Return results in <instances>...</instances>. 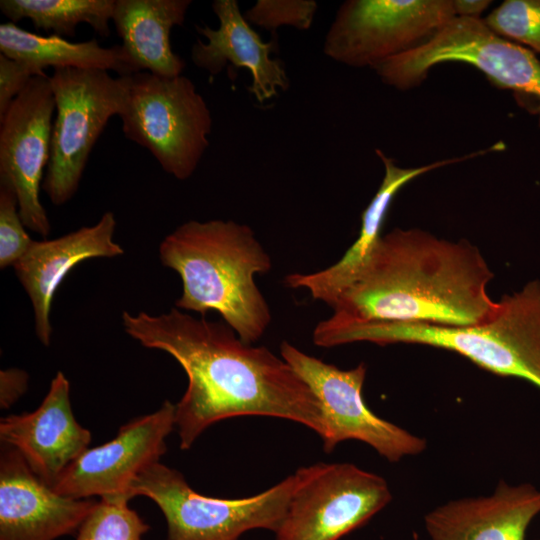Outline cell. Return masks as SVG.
<instances>
[{"mask_svg":"<svg viewBox=\"0 0 540 540\" xmlns=\"http://www.w3.org/2000/svg\"><path fill=\"white\" fill-rule=\"evenodd\" d=\"M212 9L218 18L216 29L196 25V31L207 39L198 38L191 49L195 66L212 77L230 63L236 68L248 69L252 82L248 87L255 99L263 103L286 91L289 78L281 61L270 57L276 42H264L242 14L236 0H215Z\"/></svg>","mask_w":540,"mask_h":540,"instance_id":"cell-17","label":"cell"},{"mask_svg":"<svg viewBox=\"0 0 540 540\" xmlns=\"http://www.w3.org/2000/svg\"><path fill=\"white\" fill-rule=\"evenodd\" d=\"M122 323L129 336L170 354L187 375L175 404L181 449H190L213 424L240 416L281 418L322 436L320 403L304 380L281 356L244 342L224 321L172 308L158 316L124 311Z\"/></svg>","mask_w":540,"mask_h":540,"instance_id":"cell-1","label":"cell"},{"mask_svg":"<svg viewBox=\"0 0 540 540\" xmlns=\"http://www.w3.org/2000/svg\"><path fill=\"white\" fill-rule=\"evenodd\" d=\"M123 496L100 498L75 540H143L149 525Z\"/></svg>","mask_w":540,"mask_h":540,"instance_id":"cell-23","label":"cell"},{"mask_svg":"<svg viewBox=\"0 0 540 540\" xmlns=\"http://www.w3.org/2000/svg\"><path fill=\"white\" fill-rule=\"evenodd\" d=\"M454 17L453 0H348L337 10L323 52L347 66L375 68L425 44Z\"/></svg>","mask_w":540,"mask_h":540,"instance_id":"cell-9","label":"cell"},{"mask_svg":"<svg viewBox=\"0 0 540 540\" xmlns=\"http://www.w3.org/2000/svg\"><path fill=\"white\" fill-rule=\"evenodd\" d=\"M280 356L320 403L324 426L320 439L325 452L333 451L341 442L356 440L395 463L425 450V439L379 417L366 405L362 396L367 373L364 363L343 370L301 351L288 341L281 343Z\"/></svg>","mask_w":540,"mask_h":540,"instance_id":"cell-11","label":"cell"},{"mask_svg":"<svg viewBox=\"0 0 540 540\" xmlns=\"http://www.w3.org/2000/svg\"><path fill=\"white\" fill-rule=\"evenodd\" d=\"M55 100L48 75L34 76L0 117V183L16 193L26 228L48 236L51 226L39 198L48 166Z\"/></svg>","mask_w":540,"mask_h":540,"instance_id":"cell-12","label":"cell"},{"mask_svg":"<svg viewBox=\"0 0 540 540\" xmlns=\"http://www.w3.org/2000/svg\"><path fill=\"white\" fill-rule=\"evenodd\" d=\"M483 20L499 36L540 53V0H506Z\"/></svg>","mask_w":540,"mask_h":540,"instance_id":"cell-24","label":"cell"},{"mask_svg":"<svg viewBox=\"0 0 540 540\" xmlns=\"http://www.w3.org/2000/svg\"><path fill=\"white\" fill-rule=\"evenodd\" d=\"M50 78L55 100L50 159L42 188L60 206L77 192L90 153L108 121L120 114L127 75L100 69L56 68Z\"/></svg>","mask_w":540,"mask_h":540,"instance_id":"cell-8","label":"cell"},{"mask_svg":"<svg viewBox=\"0 0 540 540\" xmlns=\"http://www.w3.org/2000/svg\"><path fill=\"white\" fill-rule=\"evenodd\" d=\"M175 428V405L166 400L153 413L121 426L110 441L87 448L59 476L52 489L60 495L89 499L123 496L137 477L159 462L166 438Z\"/></svg>","mask_w":540,"mask_h":540,"instance_id":"cell-13","label":"cell"},{"mask_svg":"<svg viewBox=\"0 0 540 540\" xmlns=\"http://www.w3.org/2000/svg\"><path fill=\"white\" fill-rule=\"evenodd\" d=\"M446 62L469 64L494 86L510 90L540 126V61L531 50L493 32L481 18L456 16L425 44L374 70L385 84L406 90L422 83L432 67Z\"/></svg>","mask_w":540,"mask_h":540,"instance_id":"cell-5","label":"cell"},{"mask_svg":"<svg viewBox=\"0 0 540 540\" xmlns=\"http://www.w3.org/2000/svg\"><path fill=\"white\" fill-rule=\"evenodd\" d=\"M300 468L265 491L223 499L194 491L182 473L157 462L131 485L128 498L145 496L161 510L167 540H240L254 529L274 533L301 480Z\"/></svg>","mask_w":540,"mask_h":540,"instance_id":"cell-7","label":"cell"},{"mask_svg":"<svg viewBox=\"0 0 540 540\" xmlns=\"http://www.w3.org/2000/svg\"><path fill=\"white\" fill-rule=\"evenodd\" d=\"M539 513V489L501 480L490 495L461 498L434 508L425 515L424 525L430 540H525Z\"/></svg>","mask_w":540,"mask_h":540,"instance_id":"cell-18","label":"cell"},{"mask_svg":"<svg viewBox=\"0 0 540 540\" xmlns=\"http://www.w3.org/2000/svg\"><path fill=\"white\" fill-rule=\"evenodd\" d=\"M0 441L16 449L50 487L88 448L91 433L74 417L70 383L61 371L36 410L1 418Z\"/></svg>","mask_w":540,"mask_h":540,"instance_id":"cell-15","label":"cell"},{"mask_svg":"<svg viewBox=\"0 0 540 540\" xmlns=\"http://www.w3.org/2000/svg\"><path fill=\"white\" fill-rule=\"evenodd\" d=\"M191 0H115L112 21L120 44L137 72L182 75L185 61L171 47L170 33L181 26Z\"/></svg>","mask_w":540,"mask_h":540,"instance_id":"cell-20","label":"cell"},{"mask_svg":"<svg viewBox=\"0 0 540 540\" xmlns=\"http://www.w3.org/2000/svg\"><path fill=\"white\" fill-rule=\"evenodd\" d=\"M538 540H540V539H538Z\"/></svg>","mask_w":540,"mask_h":540,"instance_id":"cell-30","label":"cell"},{"mask_svg":"<svg viewBox=\"0 0 540 540\" xmlns=\"http://www.w3.org/2000/svg\"><path fill=\"white\" fill-rule=\"evenodd\" d=\"M159 256L181 278L177 308L217 312L249 344L264 335L272 314L255 276L269 272L272 260L248 225L187 221L163 239Z\"/></svg>","mask_w":540,"mask_h":540,"instance_id":"cell-3","label":"cell"},{"mask_svg":"<svg viewBox=\"0 0 540 540\" xmlns=\"http://www.w3.org/2000/svg\"><path fill=\"white\" fill-rule=\"evenodd\" d=\"M15 191L0 183V267L14 264L28 251L33 241L25 230Z\"/></svg>","mask_w":540,"mask_h":540,"instance_id":"cell-25","label":"cell"},{"mask_svg":"<svg viewBox=\"0 0 540 540\" xmlns=\"http://www.w3.org/2000/svg\"><path fill=\"white\" fill-rule=\"evenodd\" d=\"M28 374L17 368L1 370L0 372V406L9 408L27 390Z\"/></svg>","mask_w":540,"mask_h":540,"instance_id":"cell-28","label":"cell"},{"mask_svg":"<svg viewBox=\"0 0 540 540\" xmlns=\"http://www.w3.org/2000/svg\"><path fill=\"white\" fill-rule=\"evenodd\" d=\"M377 156L384 164L383 180L361 216L358 238L340 260L333 265L312 273H292L284 278L287 287L305 289L315 300L332 307L339 297L356 281L366 266L381 238V231L389 207L397 192L414 178L439 167L472 158L471 154L444 159L415 168H402L393 159L377 149Z\"/></svg>","mask_w":540,"mask_h":540,"instance_id":"cell-19","label":"cell"},{"mask_svg":"<svg viewBox=\"0 0 540 540\" xmlns=\"http://www.w3.org/2000/svg\"><path fill=\"white\" fill-rule=\"evenodd\" d=\"M318 5L313 0H258L245 14V19L267 30H276L281 25L308 30Z\"/></svg>","mask_w":540,"mask_h":540,"instance_id":"cell-26","label":"cell"},{"mask_svg":"<svg viewBox=\"0 0 540 540\" xmlns=\"http://www.w3.org/2000/svg\"><path fill=\"white\" fill-rule=\"evenodd\" d=\"M98 501L55 492L5 444L0 451V540H55L78 531Z\"/></svg>","mask_w":540,"mask_h":540,"instance_id":"cell-14","label":"cell"},{"mask_svg":"<svg viewBox=\"0 0 540 540\" xmlns=\"http://www.w3.org/2000/svg\"><path fill=\"white\" fill-rule=\"evenodd\" d=\"M33 77L23 63L0 53V117Z\"/></svg>","mask_w":540,"mask_h":540,"instance_id":"cell-27","label":"cell"},{"mask_svg":"<svg viewBox=\"0 0 540 540\" xmlns=\"http://www.w3.org/2000/svg\"><path fill=\"white\" fill-rule=\"evenodd\" d=\"M300 470L275 540H339L392 499L383 477L351 463L319 462Z\"/></svg>","mask_w":540,"mask_h":540,"instance_id":"cell-10","label":"cell"},{"mask_svg":"<svg viewBox=\"0 0 540 540\" xmlns=\"http://www.w3.org/2000/svg\"><path fill=\"white\" fill-rule=\"evenodd\" d=\"M324 348L354 342L421 344L455 352L496 375L540 388V281L497 301L487 320L469 326L343 320L330 316L312 334Z\"/></svg>","mask_w":540,"mask_h":540,"instance_id":"cell-4","label":"cell"},{"mask_svg":"<svg viewBox=\"0 0 540 540\" xmlns=\"http://www.w3.org/2000/svg\"><path fill=\"white\" fill-rule=\"evenodd\" d=\"M0 53L23 63L34 76L47 75L48 67L100 69L118 76L137 73L121 45L102 47L94 38L71 42L55 34L27 31L9 21L0 25Z\"/></svg>","mask_w":540,"mask_h":540,"instance_id":"cell-21","label":"cell"},{"mask_svg":"<svg viewBox=\"0 0 540 540\" xmlns=\"http://www.w3.org/2000/svg\"><path fill=\"white\" fill-rule=\"evenodd\" d=\"M491 3L487 0H453V7L457 17L480 18Z\"/></svg>","mask_w":540,"mask_h":540,"instance_id":"cell-29","label":"cell"},{"mask_svg":"<svg viewBox=\"0 0 540 540\" xmlns=\"http://www.w3.org/2000/svg\"><path fill=\"white\" fill-rule=\"evenodd\" d=\"M115 228L114 214L105 212L93 226L82 227L52 240H34L14 264L16 276L31 300L35 332L43 345L50 344L51 304L66 275L86 259L116 257L124 253L113 240Z\"/></svg>","mask_w":540,"mask_h":540,"instance_id":"cell-16","label":"cell"},{"mask_svg":"<svg viewBox=\"0 0 540 540\" xmlns=\"http://www.w3.org/2000/svg\"><path fill=\"white\" fill-rule=\"evenodd\" d=\"M115 0H1L0 10L16 24L29 19L35 29L61 37H73L81 23L90 25L102 37L110 35Z\"/></svg>","mask_w":540,"mask_h":540,"instance_id":"cell-22","label":"cell"},{"mask_svg":"<svg viewBox=\"0 0 540 540\" xmlns=\"http://www.w3.org/2000/svg\"><path fill=\"white\" fill-rule=\"evenodd\" d=\"M119 117L124 136L147 149L178 180L195 172L209 146L211 112L192 80L183 75H127Z\"/></svg>","mask_w":540,"mask_h":540,"instance_id":"cell-6","label":"cell"},{"mask_svg":"<svg viewBox=\"0 0 540 540\" xmlns=\"http://www.w3.org/2000/svg\"><path fill=\"white\" fill-rule=\"evenodd\" d=\"M494 274L466 240L420 229L382 235L356 281L331 307L343 320L469 326L495 312Z\"/></svg>","mask_w":540,"mask_h":540,"instance_id":"cell-2","label":"cell"}]
</instances>
